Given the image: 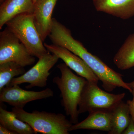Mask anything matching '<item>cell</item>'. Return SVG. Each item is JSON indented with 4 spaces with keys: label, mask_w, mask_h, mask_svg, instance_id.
<instances>
[{
    "label": "cell",
    "mask_w": 134,
    "mask_h": 134,
    "mask_svg": "<svg viewBox=\"0 0 134 134\" xmlns=\"http://www.w3.org/2000/svg\"><path fill=\"white\" fill-rule=\"evenodd\" d=\"M44 45L48 52L57 55L78 75L82 77L89 82L98 83L99 80L97 77L84 61L78 55L60 46L46 43H44Z\"/></svg>",
    "instance_id": "obj_9"
},
{
    "label": "cell",
    "mask_w": 134,
    "mask_h": 134,
    "mask_svg": "<svg viewBox=\"0 0 134 134\" xmlns=\"http://www.w3.org/2000/svg\"><path fill=\"white\" fill-rule=\"evenodd\" d=\"M5 25L34 57L39 59L48 52L34 24L32 13L18 15Z\"/></svg>",
    "instance_id": "obj_4"
},
{
    "label": "cell",
    "mask_w": 134,
    "mask_h": 134,
    "mask_svg": "<svg viewBox=\"0 0 134 134\" xmlns=\"http://www.w3.org/2000/svg\"><path fill=\"white\" fill-rule=\"evenodd\" d=\"M34 6L33 0H5L0 7V29L18 15L33 13Z\"/></svg>",
    "instance_id": "obj_13"
},
{
    "label": "cell",
    "mask_w": 134,
    "mask_h": 134,
    "mask_svg": "<svg viewBox=\"0 0 134 134\" xmlns=\"http://www.w3.org/2000/svg\"><path fill=\"white\" fill-rule=\"evenodd\" d=\"M48 37L53 44L66 48L84 61L107 92L118 88H123L132 93V90L122 79V75L107 66L100 59L93 55L83 44L73 37L71 31L56 19L53 20L52 28Z\"/></svg>",
    "instance_id": "obj_1"
},
{
    "label": "cell",
    "mask_w": 134,
    "mask_h": 134,
    "mask_svg": "<svg viewBox=\"0 0 134 134\" xmlns=\"http://www.w3.org/2000/svg\"><path fill=\"white\" fill-rule=\"evenodd\" d=\"M26 72L24 67L13 62H8L0 64V90L7 86L15 77Z\"/></svg>",
    "instance_id": "obj_17"
},
{
    "label": "cell",
    "mask_w": 134,
    "mask_h": 134,
    "mask_svg": "<svg viewBox=\"0 0 134 134\" xmlns=\"http://www.w3.org/2000/svg\"><path fill=\"white\" fill-rule=\"evenodd\" d=\"M57 0H39L34 3V22L44 42L51 32L53 26L52 15Z\"/></svg>",
    "instance_id": "obj_10"
},
{
    "label": "cell",
    "mask_w": 134,
    "mask_h": 134,
    "mask_svg": "<svg viewBox=\"0 0 134 134\" xmlns=\"http://www.w3.org/2000/svg\"><path fill=\"white\" fill-rule=\"evenodd\" d=\"M132 93L133 96V99L132 100H128L126 103L129 108L130 116L134 121V89L133 90Z\"/></svg>",
    "instance_id": "obj_18"
},
{
    "label": "cell",
    "mask_w": 134,
    "mask_h": 134,
    "mask_svg": "<svg viewBox=\"0 0 134 134\" xmlns=\"http://www.w3.org/2000/svg\"><path fill=\"white\" fill-rule=\"evenodd\" d=\"M97 11L123 20L134 16V0H92Z\"/></svg>",
    "instance_id": "obj_11"
},
{
    "label": "cell",
    "mask_w": 134,
    "mask_h": 134,
    "mask_svg": "<svg viewBox=\"0 0 134 134\" xmlns=\"http://www.w3.org/2000/svg\"><path fill=\"white\" fill-rule=\"evenodd\" d=\"M38 1L39 0H33L34 2V3L36 2H37V1Z\"/></svg>",
    "instance_id": "obj_23"
},
{
    "label": "cell",
    "mask_w": 134,
    "mask_h": 134,
    "mask_svg": "<svg viewBox=\"0 0 134 134\" xmlns=\"http://www.w3.org/2000/svg\"><path fill=\"white\" fill-rule=\"evenodd\" d=\"M35 61V57L7 27L0 32V64L13 62L25 67Z\"/></svg>",
    "instance_id": "obj_6"
},
{
    "label": "cell",
    "mask_w": 134,
    "mask_h": 134,
    "mask_svg": "<svg viewBox=\"0 0 134 134\" xmlns=\"http://www.w3.org/2000/svg\"><path fill=\"white\" fill-rule=\"evenodd\" d=\"M122 134H134V121L131 117L130 121Z\"/></svg>",
    "instance_id": "obj_19"
},
{
    "label": "cell",
    "mask_w": 134,
    "mask_h": 134,
    "mask_svg": "<svg viewBox=\"0 0 134 134\" xmlns=\"http://www.w3.org/2000/svg\"><path fill=\"white\" fill-rule=\"evenodd\" d=\"M0 134H17L15 132H12L7 128L0 125Z\"/></svg>",
    "instance_id": "obj_20"
},
{
    "label": "cell",
    "mask_w": 134,
    "mask_h": 134,
    "mask_svg": "<svg viewBox=\"0 0 134 134\" xmlns=\"http://www.w3.org/2000/svg\"><path fill=\"white\" fill-rule=\"evenodd\" d=\"M115 66L121 70L134 67V33L127 38L113 58Z\"/></svg>",
    "instance_id": "obj_14"
},
{
    "label": "cell",
    "mask_w": 134,
    "mask_h": 134,
    "mask_svg": "<svg viewBox=\"0 0 134 134\" xmlns=\"http://www.w3.org/2000/svg\"><path fill=\"white\" fill-rule=\"evenodd\" d=\"M5 0H0V4H2L4 2Z\"/></svg>",
    "instance_id": "obj_22"
},
{
    "label": "cell",
    "mask_w": 134,
    "mask_h": 134,
    "mask_svg": "<svg viewBox=\"0 0 134 134\" xmlns=\"http://www.w3.org/2000/svg\"><path fill=\"white\" fill-rule=\"evenodd\" d=\"M127 84L130 88L132 89V90L134 89V80L131 82L127 83Z\"/></svg>",
    "instance_id": "obj_21"
},
{
    "label": "cell",
    "mask_w": 134,
    "mask_h": 134,
    "mask_svg": "<svg viewBox=\"0 0 134 134\" xmlns=\"http://www.w3.org/2000/svg\"><path fill=\"white\" fill-rule=\"evenodd\" d=\"M0 125L17 134H37L28 124L18 119L13 112L1 107Z\"/></svg>",
    "instance_id": "obj_15"
},
{
    "label": "cell",
    "mask_w": 134,
    "mask_h": 134,
    "mask_svg": "<svg viewBox=\"0 0 134 134\" xmlns=\"http://www.w3.org/2000/svg\"><path fill=\"white\" fill-rule=\"evenodd\" d=\"M111 111H96L89 113L88 116L86 119L81 122L72 125L70 131L86 129L109 132L111 127Z\"/></svg>",
    "instance_id": "obj_12"
},
{
    "label": "cell",
    "mask_w": 134,
    "mask_h": 134,
    "mask_svg": "<svg viewBox=\"0 0 134 134\" xmlns=\"http://www.w3.org/2000/svg\"><path fill=\"white\" fill-rule=\"evenodd\" d=\"M61 77H54L53 82L58 86L62 97V104L66 114L70 117L72 124L78 122V105L84 86L87 80L74 74L65 63L57 66Z\"/></svg>",
    "instance_id": "obj_2"
},
{
    "label": "cell",
    "mask_w": 134,
    "mask_h": 134,
    "mask_svg": "<svg viewBox=\"0 0 134 134\" xmlns=\"http://www.w3.org/2000/svg\"><path fill=\"white\" fill-rule=\"evenodd\" d=\"M54 92L49 88L40 91L25 90L19 85H8L0 90V102L13 107L23 108L27 103L34 100L51 97Z\"/></svg>",
    "instance_id": "obj_8"
},
{
    "label": "cell",
    "mask_w": 134,
    "mask_h": 134,
    "mask_svg": "<svg viewBox=\"0 0 134 134\" xmlns=\"http://www.w3.org/2000/svg\"><path fill=\"white\" fill-rule=\"evenodd\" d=\"M125 93L113 94L104 91L98 83L87 81L78 105L79 114L96 111H111L125 98Z\"/></svg>",
    "instance_id": "obj_5"
},
{
    "label": "cell",
    "mask_w": 134,
    "mask_h": 134,
    "mask_svg": "<svg viewBox=\"0 0 134 134\" xmlns=\"http://www.w3.org/2000/svg\"><path fill=\"white\" fill-rule=\"evenodd\" d=\"M131 116L128 105L121 101L111 111V127L109 134H121L130 121Z\"/></svg>",
    "instance_id": "obj_16"
},
{
    "label": "cell",
    "mask_w": 134,
    "mask_h": 134,
    "mask_svg": "<svg viewBox=\"0 0 134 134\" xmlns=\"http://www.w3.org/2000/svg\"><path fill=\"white\" fill-rule=\"evenodd\" d=\"M12 111L19 120L28 124L36 133L43 134H68L73 124L62 114L33 111L13 107Z\"/></svg>",
    "instance_id": "obj_3"
},
{
    "label": "cell",
    "mask_w": 134,
    "mask_h": 134,
    "mask_svg": "<svg viewBox=\"0 0 134 134\" xmlns=\"http://www.w3.org/2000/svg\"><path fill=\"white\" fill-rule=\"evenodd\" d=\"M59 59L57 55L48 52L39 58L38 62L31 69L24 74L13 78L8 85L29 83V85L26 86V88L30 89L36 86L45 87L50 75L49 71Z\"/></svg>",
    "instance_id": "obj_7"
}]
</instances>
